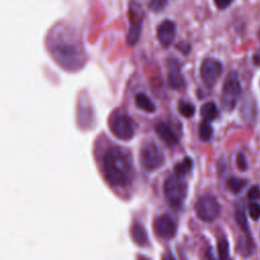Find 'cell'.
<instances>
[{
	"label": "cell",
	"mask_w": 260,
	"mask_h": 260,
	"mask_svg": "<svg viewBox=\"0 0 260 260\" xmlns=\"http://www.w3.org/2000/svg\"><path fill=\"white\" fill-rule=\"evenodd\" d=\"M105 177L113 187H127L134 179L131 159L119 147H111L104 157Z\"/></svg>",
	"instance_id": "6da1fadb"
},
{
	"label": "cell",
	"mask_w": 260,
	"mask_h": 260,
	"mask_svg": "<svg viewBox=\"0 0 260 260\" xmlns=\"http://www.w3.org/2000/svg\"><path fill=\"white\" fill-rule=\"evenodd\" d=\"M51 52L56 61L67 69H77L83 63L81 47L72 41H59L52 46Z\"/></svg>",
	"instance_id": "7a4b0ae2"
},
{
	"label": "cell",
	"mask_w": 260,
	"mask_h": 260,
	"mask_svg": "<svg viewBox=\"0 0 260 260\" xmlns=\"http://www.w3.org/2000/svg\"><path fill=\"white\" fill-rule=\"evenodd\" d=\"M182 178L175 174L168 177L164 183L165 196L169 203L174 207L182 205L187 195V184Z\"/></svg>",
	"instance_id": "3957f363"
},
{
	"label": "cell",
	"mask_w": 260,
	"mask_h": 260,
	"mask_svg": "<svg viewBox=\"0 0 260 260\" xmlns=\"http://www.w3.org/2000/svg\"><path fill=\"white\" fill-rule=\"evenodd\" d=\"M165 163L164 154L158 145L151 141H146L140 148V164L146 171H155Z\"/></svg>",
	"instance_id": "277c9868"
},
{
	"label": "cell",
	"mask_w": 260,
	"mask_h": 260,
	"mask_svg": "<svg viewBox=\"0 0 260 260\" xmlns=\"http://www.w3.org/2000/svg\"><path fill=\"white\" fill-rule=\"evenodd\" d=\"M240 93L241 83L239 81V78H238V75L235 72H231L227 76L223 88L222 104L226 111H231L234 109Z\"/></svg>",
	"instance_id": "5b68a950"
},
{
	"label": "cell",
	"mask_w": 260,
	"mask_h": 260,
	"mask_svg": "<svg viewBox=\"0 0 260 260\" xmlns=\"http://www.w3.org/2000/svg\"><path fill=\"white\" fill-rule=\"evenodd\" d=\"M195 211L198 218L203 222H213L221 212V206L215 197L206 195L200 197L195 204Z\"/></svg>",
	"instance_id": "8992f818"
},
{
	"label": "cell",
	"mask_w": 260,
	"mask_h": 260,
	"mask_svg": "<svg viewBox=\"0 0 260 260\" xmlns=\"http://www.w3.org/2000/svg\"><path fill=\"white\" fill-rule=\"evenodd\" d=\"M111 130L119 139L129 140L134 136L135 124L133 119L127 114H116L111 121Z\"/></svg>",
	"instance_id": "52a82bcc"
},
{
	"label": "cell",
	"mask_w": 260,
	"mask_h": 260,
	"mask_svg": "<svg viewBox=\"0 0 260 260\" xmlns=\"http://www.w3.org/2000/svg\"><path fill=\"white\" fill-rule=\"evenodd\" d=\"M223 72V64L216 59H205L200 67V77L204 85L208 89L213 88Z\"/></svg>",
	"instance_id": "ba28073f"
},
{
	"label": "cell",
	"mask_w": 260,
	"mask_h": 260,
	"mask_svg": "<svg viewBox=\"0 0 260 260\" xmlns=\"http://www.w3.org/2000/svg\"><path fill=\"white\" fill-rule=\"evenodd\" d=\"M154 229L157 235L165 240H170L177 233V225L169 214H162L156 219Z\"/></svg>",
	"instance_id": "9c48e42d"
},
{
	"label": "cell",
	"mask_w": 260,
	"mask_h": 260,
	"mask_svg": "<svg viewBox=\"0 0 260 260\" xmlns=\"http://www.w3.org/2000/svg\"><path fill=\"white\" fill-rule=\"evenodd\" d=\"M158 39L164 48H168L172 45L176 37V25L172 20H165L158 28Z\"/></svg>",
	"instance_id": "30bf717a"
},
{
	"label": "cell",
	"mask_w": 260,
	"mask_h": 260,
	"mask_svg": "<svg viewBox=\"0 0 260 260\" xmlns=\"http://www.w3.org/2000/svg\"><path fill=\"white\" fill-rule=\"evenodd\" d=\"M156 132L159 137L169 146H175L179 143V136L173 128L166 122H159L156 125Z\"/></svg>",
	"instance_id": "8fae6325"
},
{
	"label": "cell",
	"mask_w": 260,
	"mask_h": 260,
	"mask_svg": "<svg viewBox=\"0 0 260 260\" xmlns=\"http://www.w3.org/2000/svg\"><path fill=\"white\" fill-rule=\"evenodd\" d=\"M174 63V60H171V66H170V71L168 74V82L169 85L173 90H177V91H181L185 88V82H184V78L179 70L178 67V64L176 62V64H173Z\"/></svg>",
	"instance_id": "7c38bea8"
},
{
	"label": "cell",
	"mask_w": 260,
	"mask_h": 260,
	"mask_svg": "<svg viewBox=\"0 0 260 260\" xmlns=\"http://www.w3.org/2000/svg\"><path fill=\"white\" fill-rule=\"evenodd\" d=\"M131 237H132V240L135 242V244L140 247H144L149 243L147 233L144 230L143 226L139 223H135L132 225Z\"/></svg>",
	"instance_id": "4fadbf2b"
},
{
	"label": "cell",
	"mask_w": 260,
	"mask_h": 260,
	"mask_svg": "<svg viewBox=\"0 0 260 260\" xmlns=\"http://www.w3.org/2000/svg\"><path fill=\"white\" fill-rule=\"evenodd\" d=\"M135 104L138 109L146 113H154L156 111V106L153 101L143 93H138L135 96Z\"/></svg>",
	"instance_id": "5bb4252c"
},
{
	"label": "cell",
	"mask_w": 260,
	"mask_h": 260,
	"mask_svg": "<svg viewBox=\"0 0 260 260\" xmlns=\"http://www.w3.org/2000/svg\"><path fill=\"white\" fill-rule=\"evenodd\" d=\"M200 114L204 121H212L219 116L218 107H216V105L213 102H207L202 105L200 109Z\"/></svg>",
	"instance_id": "9a60e30c"
},
{
	"label": "cell",
	"mask_w": 260,
	"mask_h": 260,
	"mask_svg": "<svg viewBox=\"0 0 260 260\" xmlns=\"http://www.w3.org/2000/svg\"><path fill=\"white\" fill-rule=\"evenodd\" d=\"M192 169H193V161L190 157L184 158L182 161H180L174 167L175 174L178 175V176H181V177L186 176L188 173L191 172Z\"/></svg>",
	"instance_id": "2e32d148"
},
{
	"label": "cell",
	"mask_w": 260,
	"mask_h": 260,
	"mask_svg": "<svg viewBox=\"0 0 260 260\" xmlns=\"http://www.w3.org/2000/svg\"><path fill=\"white\" fill-rule=\"evenodd\" d=\"M246 185H247L246 180L239 179V178H236V177H231L227 181L228 189L234 194L240 193L246 187Z\"/></svg>",
	"instance_id": "e0dca14e"
},
{
	"label": "cell",
	"mask_w": 260,
	"mask_h": 260,
	"mask_svg": "<svg viewBox=\"0 0 260 260\" xmlns=\"http://www.w3.org/2000/svg\"><path fill=\"white\" fill-rule=\"evenodd\" d=\"M236 222L246 235H249V226H248L247 218L244 212V209L241 205H238L236 209Z\"/></svg>",
	"instance_id": "ac0fdd59"
},
{
	"label": "cell",
	"mask_w": 260,
	"mask_h": 260,
	"mask_svg": "<svg viewBox=\"0 0 260 260\" xmlns=\"http://www.w3.org/2000/svg\"><path fill=\"white\" fill-rule=\"evenodd\" d=\"M212 127L207 121H204L199 126V138L202 141H208L212 136Z\"/></svg>",
	"instance_id": "d6986e66"
},
{
	"label": "cell",
	"mask_w": 260,
	"mask_h": 260,
	"mask_svg": "<svg viewBox=\"0 0 260 260\" xmlns=\"http://www.w3.org/2000/svg\"><path fill=\"white\" fill-rule=\"evenodd\" d=\"M178 110L185 118H191L195 114V107L187 102H180Z\"/></svg>",
	"instance_id": "ffe728a7"
},
{
	"label": "cell",
	"mask_w": 260,
	"mask_h": 260,
	"mask_svg": "<svg viewBox=\"0 0 260 260\" xmlns=\"http://www.w3.org/2000/svg\"><path fill=\"white\" fill-rule=\"evenodd\" d=\"M218 253L221 259H227L229 257V242L226 238H222L218 242Z\"/></svg>",
	"instance_id": "44dd1931"
},
{
	"label": "cell",
	"mask_w": 260,
	"mask_h": 260,
	"mask_svg": "<svg viewBox=\"0 0 260 260\" xmlns=\"http://www.w3.org/2000/svg\"><path fill=\"white\" fill-rule=\"evenodd\" d=\"M169 0H150L148 3V8L153 11L159 12L166 8Z\"/></svg>",
	"instance_id": "7402d4cb"
},
{
	"label": "cell",
	"mask_w": 260,
	"mask_h": 260,
	"mask_svg": "<svg viewBox=\"0 0 260 260\" xmlns=\"http://www.w3.org/2000/svg\"><path fill=\"white\" fill-rule=\"evenodd\" d=\"M249 215L253 221H257L260 218V205L256 202H251L249 204Z\"/></svg>",
	"instance_id": "603a6c76"
},
{
	"label": "cell",
	"mask_w": 260,
	"mask_h": 260,
	"mask_svg": "<svg viewBox=\"0 0 260 260\" xmlns=\"http://www.w3.org/2000/svg\"><path fill=\"white\" fill-rule=\"evenodd\" d=\"M237 167L242 172H245L248 169V163L243 154H239L237 156Z\"/></svg>",
	"instance_id": "cb8c5ba5"
},
{
	"label": "cell",
	"mask_w": 260,
	"mask_h": 260,
	"mask_svg": "<svg viewBox=\"0 0 260 260\" xmlns=\"http://www.w3.org/2000/svg\"><path fill=\"white\" fill-rule=\"evenodd\" d=\"M248 197L250 199L260 198V188L258 186H252L248 191Z\"/></svg>",
	"instance_id": "d4e9b609"
},
{
	"label": "cell",
	"mask_w": 260,
	"mask_h": 260,
	"mask_svg": "<svg viewBox=\"0 0 260 260\" xmlns=\"http://www.w3.org/2000/svg\"><path fill=\"white\" fill-rule=\"evenodd\" d=\"M233 2V0H214V3L219 9H226L228 8Z\"/></svg>",
	"instance_id": "484cf974"
},
{
	"label": "cell",
	"mask_w": 260,
	"mask_h": 260,
	"mask_svg": "<svg viewBox=\"0 0 260 260\" xmlns=\"http://www.w3.org/2000/svg\"><path fill=\"white\" fill-rule=\"evenodd\" d=\"M253 62H254V64L257 65V66H260V55L255 54L253 56Z\"/></svg>",
	"instance_id": "4316f807"
},
{
	"label": "cell",
	"mask_w": 260,
	"mask_h": 260,
	"mask_svg": "<svg viewBox=\"0 0 260 260\" xmlns=\"http://www.w3.org/2000/svg\"><path fill=\"white\" fill-rule=\"evenodd\" d=\"M258 37H259V41H260V31H259V33H258Z\"/></svg>",
	"instance_id": "83f0119b"
}]
</instances>
